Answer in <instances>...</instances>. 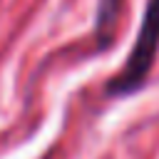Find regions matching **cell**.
<instances>
[{
  "label": "cell",
  "instance_id": "1",
  "mask_svg": "<svg viewBox=\"0 0 159 159\" xmlns=\"http://www.w3.org/2000/svg\"><path fill=\"white\" fill-rule=\"evenodd\" d=\"M159 52V0H147L144 17L137 32V40L132 45V52L122 70L107 82V94L112 97H124L134 94L149 77L154 60Z\"/></svg>",
  "mask_w": 159,
  "mask_h": 159
}]
</instances>
